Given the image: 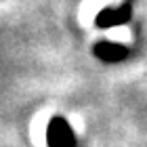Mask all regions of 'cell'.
Masks as SVG:
<instances>
[{"label": "cell", "mask_w": 147, "mask_h": 147, "mask_svg": "<svg viewBox=\"0 0 147 147\" xmlns=\"http://www.w3.org/2000/svg\"><path fill=\"white\" fill-rule=\"evenodd\" d=\"M126 17H128V9L122 6V9H105L101 15L97 17V23L101 25H113V23H124Z\"/></svg>", "instance_id": "obj_1"}, {"label": "cell", "mask_w": 147, "mask_h": 147, "mask_svg": "<svg viewBox=\"0 0 147 147\" xmlns=\"http://www.w3.org/2000/svg\"><path fill=\"white\" fill-rule=\"evenodd\" d=\"M99 53L105 57V59H118V57H122V49L116 44H103V46H99Z\"/></svg>", "instance_id": "obj_2"}, {"label": "cell", "mask_w": 147, "mask_h": 147, "mask_svg": "<svg viewBox=\"0 0 147 147\" xmlns=\"http://www.w3.org/2000/svg\"><path fill=\"white\" fill-rule=\"evenodd\" d=\"M53 137H55V147H63V137L69 139L67 130L63 132V124L61 122H55V126H53Z\"/></svg>", "instance_id": "obj_3"}]
</instances>
